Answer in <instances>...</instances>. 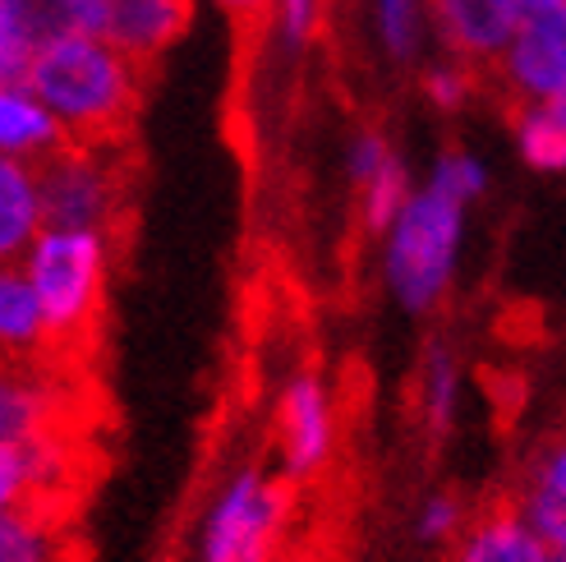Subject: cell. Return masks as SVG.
I'll return each instance as SVG.
<instances>
[{"mask_svg": "<svg viewBox=\"0 0 566 562\" xmlns=\"http://www.w3.org/2000/svg\"><path fill=\"white\" fill-rule=\"evenodd\" d=\"M23 83L70 144H116L144 97V65L88 28H61L28 51Z\"/></svg>", "mask_w": 566, "mask_h": 562, "instance_id": "1", "label": "cell"}, {"mask_svg": "<svg viewBox=\"0 0 566 562\" xmlns=\"http://www.w3.org/2000/svg\"><path fill=\"white\" fill-rule=\"evenodd\" d=\"M470 204L423 180L382 231V281L406 314H433L451 295L465 254Z\"/></svg>", "mask_w": 566, "mask_h": 562, "instance_id": "2", "label": "cell"}, {"mask_svg": "<svg viewBox=\"0 0 566 562\" xmlns=\"http://www.w3.org/2000/svg\"><path fill=\"white\" fill-rule=\"evenodd\" d=\"M19 268L38 295L42 323H46V346L78 342L102 309L106 268H111V236L106 231H74V227H42L33 236V244L23 249Z\"/></svg>", "mask_w": 566, "mask_h": 562, "instance_id": "3", "label": "cell"}, {"mask_svg": "<svg viewBox=\"0 0 566 562\" xmlns=\"http://www.w3.org/2000/svg\"><path fill=\"white\" fill-rule=\"evenodd\" d=\"M291 521V485L268 466H240L212 498L198 562H276Z\"/></svg>", "mask_w": 566, "mask_h": 562, "instance_id": "4", "label": "cell"}, {"mask_svg": "<svg viewBox=\"0 0 566 562\" xmlns=\"http://www.w3.org/2000/svg\"><path fill=\"white\" fill-rule=\"evenodd\" d=\"M38 199L42 227L74 231H116L125 208V171L116 144H65L38 162Z\"/></svg>", "mask_w": 566, "mask_h": 562, "instance_id": "5", "label": "cell"}, {"mask_svg": "<svg viewBox=\"0 0 566 562\" xmlns=\"http://www.w3.org/2000/svg\"><path fill=\"white\" fill-rule=\"evenodd\" d=\"M493 65L516 102L566 97V0L521 10L512 38L502 42Z\"/></svg>", "mask_w": 566, "mask_h": 562, "instance_id": "6", "label": "cell"}, {"mask_svg": "<svg viewBox=\"0 0 566 562\" xmlns=\"http://www.w3.org/2000/svg\"><path fill=\"white\" fill-rule=\"evenodd\" d=\"M70 23L106 38L129 61L153 65L193 23V0H70Z\"/></svg>", "mask_w": 566, "mask_h": 562, "instance_id": "7", "label": "cell"}, {"mask_svg": "<svg viewBox=\"0 0 566 562\" xmlns=\"http://www.w3.org/2000/svg\"><path fill=\"white\" fill-rule=\"evenodd\" d=\"M276 447H281V480L304 485L327 470L336 452V406L318 374H295L276 406Z\"/></svg>", "mask_w": 566, "mask_h": 562, "instance_id": "8", "label": "cell"}, {"mask_svg": "<svg viewBox=\"0 0 566 562\" xmlns=\"http://www.w3.org/2000/svg\"><path fill=\"white\" fill-rule=\"evenodd\" d=\"M70 387L38 355H0V447L61 434Z\"/></svg>", "mask_w": 566, "mask_h": 562, "instance_id": "9", "label": "cell"}, {"mask_svg": "<svg viewBox=\"0 0 566 562\" xmlns=\"http://www.w3.org/2000/svg\"><path fill=\"white\" fill-rule=\"evenodd\" d=\"M423 10L438 23L447 51L470 65H493V55L521 19L516 0H423Z\"/></svg>", "mask_w": 566, "mask_h": 562, "instance_id": "10", "label": "cell"}, {"mask_svg": "<svg viewBox=\"0 0 566 562\" xmlns=\"http://www.w3.org/2000/svg\"><path fill=\"white\" fill-rule=\"evenodd\" d=\"M74 457L61 434H46L19 447H0V512H14L23 502H42L65 485Z\"/></svg>", "mask_w": 566, "mask_h": 562, "instance_id": "11", "label": "cell"}, {"mask_svg": "<svg viewBox=\"0 0 566 562\" xmlns=\"http://www.w3.org/2000/svg\"><path fill=\"white\" fill-rule=\"evenodd\" d=\"M451 544H457L451 562H566V549H548L521 521L516 508H493L484 517L465 521Z\"/></svg>", "mask_w": 566, "mask_h": 562, "instance_id": "12", "label": "cell"}, {"mask_svg": "<svg viewBox=\"0 0 566 562\" xmlns=\"http://www.w3.org/2000/svg\"><path fill=\"white\" fill-rule=\"evenodd\" d=\"M516 512L548 549H566V447L562 438H548L534 452Z\"/></svg>", "mask_w": 566, "mask_h": 562, "instance_id": "13", "label": "cell"}, {"mask_svg": "<svg viewBox=\"0 0 566 562\" xmlns=\"http://www.w3.org/2000/svg\"><path fill=\"white\" fill-rule=\"evenodd\" d=\"M61 144H65V129L33 97V89L23 79H0V157H19L38 166Z\"/></svg>", "mask_w": 566, "mask_h": 562, "instance_id": "14", "label": "cell"}, {"mask_svg": "<svg viewBox=\"0 0 566 562\" xmlns=\"http://www.w3.org/2000/svg\"><path fill=\"white\" fill-rule=\"evenodd\" d=\"M38 231H42L38 166L19 157H0V263H19Z\"/></svg>", "mask_w": 566, "mask_h": 562, "instance_id": "15", "label": "cell"}, {"mask_svg": "<svg viewBox=\"0 0 566 562\" xmlns=\"http://www.w3.org/2000/svg\"><path fill=\"white\" fill-rule=\"evenodd\" d=\"M461 415V360L447 342H429L419 360V429L433 447L451 438Z\"/></svg>", "mask_w": 566, "mask_h": 562, "instance_id": "16", "label": "cell"}, {"mask_svg": "<svg viewBox=\"0 0 566 562\" xmlns=\"http://www.w3.org/2000/svg\"><path fill=\"white\" fill-rule=\"evenodd\" d=\"M516 153L530 171L562 176L566 171V97L521 102L516 111Z\"/></svg>", "mask_w": 566, "mask_h": 562, "instance_id": "17", "label": "cell"}, {"mask_svg": "<svg viewBox=\"0 0 566 562\" xmlns=\"http://www.w3.org/2000/svg\"><path fill=\"white\" fill-rule=\"evenodd\" d=\"M46 323L19 263H0V355H42Z\"/></svg>", "mask_w": 566, "mask_h": 562, "instance_id": "18", "label": "cell"}, {"mask_svg": "<svg viewBox=\"0 0 566 562\" xmlns=\"http://www.w3.org/2000/svg\"><path fill=\"white\" fill-rule=\"evenodd\" d=\"M0 562H65V525L46 502L0 512Z\"/></svg>", "mask_w": 566, "mask_h": 562, "instance_id": "19", "label": "cell"}, {"mask_svg": "<svg viewBox=\"0 0 566 562\" xmlns=\"http://www.w3.org/2000/svg\"><path fill=\"white\" fill-rule=\"evenodd\" d=\"M359 217H364V227H369L374 236H382L387 231V221L401 212V204H406V194L415 189L410 185V166L401 162V153H391L374 176H364L359 185Z\"/></svg>", "mask_w": 566, "mask_h": 562, "instance_id": "20", "label": "cell"}, {"mask_svg": "<svg viewBox=\"0 0 566 562\" xmlns=\"http://www.w3.org/2000/svg\"><path fill=\"white\" fill-rule=\"evenodd\" d=\"M374 23H378V42L391 61H415L423 46V23H429V10L423 0H374Z\"/></svg>", "mask_w": 566, "mask_h": 562, "instance_id": "21", "label": "cell"}, {"mask_svg": "<svg viewBox=\"0 0 566 562\" xmlns=\"http://www.w3.org/2000/svg\"><path fill=\"white\" fill-rule=\"evenodd\" d=\"M429 185L451 194V199H461V204H479L489 194V166L479 162L474 153L465 148H447L438 162H433V171H429Z\"/></svg>", "mask_w": 566, "mask_h": 562, "instance_id": "22", "label": "cell"}, {"mask_svg": "<svg viewBox=\"0 0 566 562\" xmlns=\"http://www.w3.org/2000/svg\"><path fill=\"white\" fill-rule=\"evenodd\" d=\"M474 93H479V74L470 61H461V55H447V61L423 70V97H429L438 111H447V116L465 111L474 102Z\"/></svg>", "mask_w": 566, "mask_h": 562, "instance_id": "23", "label": "cell"}, {"mask_svg": "<svg viewBox=\"0 0 566 562\" xmlns=\"http://www.w3.org/2000/svg\"><path fill=\"white\" fill-rule=\"evenodd\" d=\"M465 502L457 493H429L419 502V512H415V535L423 544H451L461 535V525H465Z\"/></svg>", "mask_w": 566, "mask_h": 562, "instance_id": "24", "label": "cell"}, {"mask_svg": "<svg viewBox=\"0 0 566 562\" xmlns=\"http://www.w3.org/2000/svg\"><path fill=\"white\" fill-rule=\"evenodd\" d=\"M272 14L281 23V42H286V51H304L318 38L323 0H272Z\"/></svg>", "mask_w": 566, "mask_h": 562, "instance_id": "25", "label": "cell"}, {"mask_svg": "<svg viewBox=\"0 0 566 562\" xmlns=\"http://www.w3.org/2000/svg\"><path fill=\"white\" fill-rule=\"evenodd\" d=\"M28 51H33V42H28L14 6H0V79H23Z\"/></svg>", "mask_w": 566, "mask_h": 562, "instance_id": "26", "label": "cell"}, {"mask_svg": "<svg viewBox=\"0 0 566 562\" xmlns=\"http://www.w3.org/2000/svg\"><path fill=\"white\" fill-rule=\"evenodd\" d=\"M391 153H396V148L387 144V134H378V129H359V134L350 138V153H346V171H350V180L359 185L364 176H374Z\"/></svg>", "mask_w": 566, "mask_h": 562, "instance_id": "27", "label": "cell"}, {"mask_svg": "<svg viewBox=\"0 0 566 562\" xmlns=\"http://www.w3.org/2000/svg\"><path fill=\"white\" fill-rule=\"evenodd\" d=\"M217 6L231 19H240V23H259V19L272 14V0H217Z\"/></svg>", "mask_w": 566, "mask_h": 562, "instance_id": "28", "label": "cell"}, {"mask_svg": "<svg viewBox=\"0 0 566 562\" xmlns=\"http://www.w3.org/2000/svg\"><path fill=\"white\" fill-rule=\"evenodd\" d=\"M521 10H534V6H557V0H516Z\"/></svg>", "mask_w": 566, "mask_h": 562, "instance_id": "29", "label": "cell"}, {"mask_svg": "<svg viewBox=\"0 0 566 562\" xmlns=\"http://www.w3.org/2000/svg\"><path fill=\"white\" fill-rule=\"evenodd\" d=\"M0 6H10V0H0Z\"/></svg>", "mask_w": 566, "mask_h": 562, "instance_id": "30", "label": "cell"}]
</instances>
